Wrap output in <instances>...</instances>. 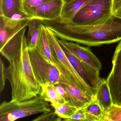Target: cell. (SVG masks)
Here are the masks:
<instances>
[{"label": "cell", "mask_w": 121, "mask_h": 121, "mask_svg": "<svg viewBox=\"0 0 121 121\" xmlns=\"http://www.w3.org/2000/svg\"><path fill=\"white\" fill-rule=\"evenodd\" d=\"M42 21L59 39L88 46H99L121 40V18L114 15L106 22L90 26L64 22L60 18Z\"/></svg>", "instance_id": "1"}, {"label": "cell", "mask_w": 121, "mask_h": 121, "mask_svg": "<svg viewBox=\"0 0 121 121\" xmlns=\"http://www.w3.org/2000/svg\"><path fill=\"white\" fill-rule=\"evenodd\" d=\"M7 59L9 65L5 68V73L12 87V100L21 102L41 95V86L33 72L25 35L21 45Z\"/></svg>", "instance_id": "2"}, {"label": "cell", "mask_w": 121, "mask_h": 121, "mask_svg": "<svg viewBox=\"0 0 121 121\" xmlns=\"http://www.w3.org/2000/svg\"><path fill=\"white\" fill-rule=\"evenodd\" d=\"M50 110L48 102L46 101L41 95L21 102L4 101L0 104V121H15Z\"/></svg>", "instance_id": "3"}, {"label": "cell", "mask_w": 121, "mask_h": 121, "mask_svg": "<svg viewBox=\"0 0 121 121\" xmlns=\"http://www.w3.org/2000/svg\"><path fill=\"white\" fill-rule=\"evenodd\" d=\"M46 30L53 57L54 64L58 69L60 73L86 94L95 97V91L83 80L73 67L59 44L58 37L47 27Z\"/></svg>", "instance_id": "4"}, {"label": "cell", "mask_w": 121, "mask_h": 121, "mask_svg": "<svg viewBox=\"0 0 121 121\" xmlns=\"http://www.w3.org/2000/svg\"><path fill=\"white\" fill-rule=\"evenodd\" d=\"M113 15L112 0H92L77 13L71 22L83 26L96 25L106 22Z\"/></svg>", "instance_id": "5"}, {"label": "cell", "mask_w": 121, "mask_h": 121, "mask_svg": "<svg viewBox=\"0 0 121 121\" xmlns=\"http://www.w3.org/2000/svg\"><path fill=\"white\" fill-rule=\"evenodd\" d=\"M29 52L34 74L41 86L58 83L61 73L57 67L43 58L36 48L29 49Z\"/></svg>", "instance_id": "6"}, {"label": "cell", "mask_w": 121, "mask_h": 121, "mask_svg": "<svg viewBox=\"0 0 121 121\" xmlns=\"http://www.w3.org/2000/svg\"><path fill=\"white\" fill-rule=\"evenodd\" d=\"M112 66L107 80L113 104L121 105V40L112 57Z\"/></svg>", "instance_id": "7"}, {"label": "cell", "mask_w": 121, "mask_h": 121, "mask_svg": "<svg viewBox=\"0 0 121 121\" xmlns=\"http://www.w3.org/2000/svg\"><path fill=\"white\" fill-rule=\"evenodd\" d=\"M65 1V0H52L38 6L26 8L24 11L31 19L56 20L61 17Z\"/></svg>", "instance_id": "8"}, {"label": "cell", "mask_w": 121, "mask_h": 121, "mask_svg": "<svg viewBox=\"0 0 121 121\" xmlns=\"http://www.w3.org/2000/svg\"><path fill=\"white\" fill-rule=\"evenodd\" d=\"M60 44L69 61L83 80L96 93L102 78L99 73L89 65L80 61L63 45Z\"/></svg>", "instance_id": "9"}, {"label": "cell", "mask_w": 121, "mask_h": 121, "mask_svg": "<svg viewBox=\"0 0 121 121\" xmlns=\"http://www.w3.org/2000/svg\"><path fill=\"white\" fill-rule=\"evenodd\" d=\"M59 83L64 88L68 97V104L78 109L82 108L95 97L87 95L61 73Z\"/></svg>", "instance_id": "10"}, {"label": "cell", "mask_w": 121, "mask_h": 121, "mask_svg": "<svg viewBox=\"0 0 121 121\" xmlns=\"http://www.w3.org/2000/svg\"><path fill=\"white\" fill-rule=\"evenodd\" d=\"M58 40L59 43L63 45L78 60L100 73L102 68L101 62L89 48L81 46L78 43L60 39L58 37Z\"/></svg>", "instance_id": "11"}, {"label": "cell", "mask_w": 121, "mask_h": 121, "mask_svg": "<svg viewBox=\"0 0 121 121\" xmlns=\"http://www.w3.org/2000/svg\"><path fill=\"white\" fill-rule=\"evenodd\" d=\"M31 19H14L0 17V47H2L15 32L27 24Z\"/></svg>", "instance_id": "12"}, {"label": "cell", "mask_w": 121, "mask_h": 121, "mask_svg": "<svg viewBox=\"0 0 121 121\" xmlns=\"http://www.w3.org/2000/svg\"><path fill=\"white\" fill-rule=\"evenodd\" d=\"M92 0H66L65 1L60 19L65 22L72 21L78 12Z\"/></svg>", "instance_id": "13"}, {"label": "cell", "mask_w": 121, "mask_h": 121, "mask_svg": "<svg viewBox=\"0 0 121 121\" xmlns=\"http://www.w3.org/2000/svg\"><path fill=\"white\" fill-rule=\"evenodd\" d=\"M95 98L103 112L108 110L113 104L106 79H101L96 90Z\"/></svg>", "instance_id": "14"}, {"label": "cell", "mask_w": 121, "mask_h": 121, "mask_svg": "<svg viewBox=\"0 0 121 121\" xmlns=\"http://www.w3.org/2000/svg\"><path fill=\"white\" fill-rule=\"evenodd\" d=\"M36 49L47 61L54 64L53 57L47 34L46 27L44 24L41 26L40 35Z\"/></svg>", "instance_id": "15"}, {"label": "cell", "mask_w": 121, "mask_h": 121, "mask_svg": "<svg viewBox=\"0 0 121 121\" xmlns=\"http://www.w3.org/2000/svg\"><path fill=\"white\" fill-rule=\"evenodd\" d=\"M43 24L42 20L31 19L27 24L28 31L26 41L28 49L36 48L41 31V26Z\"/></svg>", "instance_id": "16"}, {"label": "cell", "mask_w": 121, "mask_h": 121, "mask_svg": "<svg viewBox=\"0 0 121 121\" xmlns=\"http://www.w3.org/2000/svg\"><path fill=\"white\" fill-rule=\"evenodd\" d=\"M0 16L11 18L16 14L27 15L23 9L22 0H0Z\"/></svg>", "instance_id": "17"}, {"label": "cell", "mask_w": 121, "mask_h": 121, "mask_svg": "<svg viewBox=\"0 0 121 121\" xmlns=\"http://www.w3.org/2000/svg\"><path fill=\"white\" fill-rule=\"evenodd\" d=\"M41 95L43 97L46 101L51 103H67L65 100L58 92L54 85H43L41 86Z\"/></svg>", "instance_id": "18"}, {"label": "cell", "mask_w": 121, "mask_h": 121, "mask_svg": "<svg viewBox=\"0 0 121 121\" xmlns=\"http://www.w3.org/2000/svg\"><path fill=\"white\" fill-rule=\"evenodd\" d=\"M51 103V106L54 108L55 112L64 121H66L70 118L78 109L76 108L71 106L67 103Z\"/></svg>", "instance_id": "19"}, {"label": "cell", "mask_w": 121, "mask_h": 121, "mask_svg": "<svg viewBox=\"0 0 121 121\" xmlns=\"http://www.w3.org/2000/svg\"><path fill=\"white\" fill-rule=\"evenodd\" d=\"M100 121H121V105L112 104L103 112Z\"/></svg>", "instance_id": "20"}, {"label": "cell", "mask_w": 121, "mask_h": 121, "mask_svg": "<svg viewBox=\"0 0 121 121\" xmlns=\"http://www.w3.org/2000/svg\"><path fill=\"white\" fill-rule=\"evenodd\" d=\"M82 108L87 113L97 117L100 121V119L103 114V112L96 98L92 100Z\"/></svg>", "instance_id": "21"}, {"label": "cell", "mask_w": 121, "mask_h": 121, "mask_svg": "<svg viewBox=\"0 0 121 121\" xmlns=\"http://www.w3.org/2000/svg\"><path fill=\"white\" fill-rule=\"evenodd\" d=\"M63 119L60 117L54 111L50 110L45 112L32 121H60Z\"/></svg>", "instance_id": "22"}, {"label": "cell", "mask_w": 121, "mask_h": 121, "mask_svg": "<svg viewBox=\"0 0 121 121\" xmlns=\"http://www.w3.org/2000/svg\"><path fill=\"white\" fill-rule=\"evenodd\" d=\"M66 121H86L85 112L83 108L78 109L75 113Z\"/></svg>", "instance_id": "23"}, {"label": "cell", "mask_w": 121, "mask_h": 121, "mask_svg": "<svg viewBox=\"0 0 121 121\" xmlns=\"http://www.w3.org/2000/svg\"><path fill=\"white\" fill-rule=\"evenodd\" d=\"M52 0H22L23 9L36 7Z\"/></svg>", "instance_id": "24"}, {"label": "cell", "mask_w": 121, "mask_h": 121, "mask_svg": "<svg viewBox=\"0 0 121 121\" xmlns=\"http://www.w3.org/2000/svg\"><path fill=\"white\" fill-rule=\"evenodd\" d=\"M4 64L2 59L0 60V92L2 93L4 90L5 85V78Z\"/></svg>", "instance_id": "25"}, {"label": "cell", "mask_w": 121, "mask_h": 121, "mask_svg": "<svg viewBox=\"0 0 121 121\" xmlns=\"http://www.w3.org/2000/svg\"><path fill=\"white\" fill-rule=\"evenodd\" d=\"M112 13L115 15L121 9V0H112Z\"/></svg>", "instance_id": "26"}, {"label": "cell", "mask_w": 121, "mask_h": 121, "mask_svg": "<svg viewBox=\"0 0 121 121\" xmlns=\"http://www.w3.org/2000/svg\"><path fill=\"white\" fill-rule=\"evenodd\" d=\"M56 86V88L58 92L61 95L62 97L64 98L67 102V103H68V97L66 92L64 90V88L59 84L57 83L56 85H54Z\"/></svg>", "instance_id": "27"}, {"label": "cell", "mask_w": 121, "mask_h": 121, "mask_svg": "<svg viewBox=\"0 0 121 121\" xmlns=\"http://www.w3.org/2000/svg\"><path fill=\"white\" fill-rule=\"evenodd\" d=\"M115 15H116L117 16H118V17H119L121 18V9L120 10L119 12H118Z\"/></svg>", "instance_id": "28"}, {"label": "cell", "mask_w": 121, "mask_h": 121, "mask_svg": "<svg viewBox=\"0 0 121 121\" xmlns=\"http://www.w3.org/2000/svg\"></svg>", "instance_id": "29"}]
</instances>
